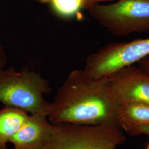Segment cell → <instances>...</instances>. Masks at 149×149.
Segmentation results:
<instances>
[{
  "label": "cell",
  "mask_w": 149,
  "mask_h": 149,
  "mask_svg": "<svg viewBox=\"0 0 149 149\" xmlns=\"http://www.w3.org/2000/svg\"><path fill=\"white\" fill-rule=\"evenodd\" d=\"M117 120L119 127L132 135L137 127L149 124V105L138 103L120 104Z\"/></svg>",
  "instance_id": "ba28073f"
},
{
  "label": "cell",
  "mask_w": 149,
  "mask_h": 149,
  "mask_svg": "<svg viewBox=\"0 0 149 149\" xmlns=\"http://www.w3.org/2000/svg\"><path fill=\"white\" fill-rule=\"evenodd\" d=\"M114 0H84V10H88L93 6L101 4L104 2H111Z\"/></svg>",
  "instance_id": "7c38bea8"
},
{
  "label": "cell",
  "mask_w": 149,
  "mask_h": 149,
  "mask_svg": "<svg viewBox=\"0 0 149 149\" xmlns=\"http://www.w3.org/2000/svg\"><path fill=\"white\" fill-rule=\"evenodd\" d=\"M19 149V148H15L14 147V149Z\"/></svg>",
  "instance_id": "ac0fdd59"
},
{
  "label": "cell",
  "mask_w": 149,
  "mask_h": 149,
  "mask_svg": "<svg viewBox=\"0 0 149 149\" xmlns=\"http://www.w3.org/2000/svg\"><path fill=\"white\" fill-rule=\"evenodd\" d=\"M49 4L56 15L65 18L73 17L84 10V0H50Z\"/></svg>",
  "instance_id": "30bf717a"
},
{
  "label": "cell",
  "mask_w": 149,
  "mask_h": 149,
  "mask_svg": "<svg viewBox=\"0 0 149 149\" xmlns=\"http://www.w3.org/2000/svg\"><path fill=\"white\" fill-rule=\"evenodd\" d=\"M137 64L139 68L149 73V55L140 60Z\"/></svg>",
  "instance_id": "4fadbf2b"
},
{
  "label": "cell",
  "mask_w": 149,
  "mask_h": 149,
  "mask_svg": "<svg viewBox=\"0 0 149 149\" xmlns=\"http://www.w3.org/2000/svg\"><path fill=\"white\" fill-rule=\"evenodd\" d=\"M119 105L110 90L108 77L95 79L84 70L71 71L50 102L51 124L118 126Z\"/></svg>",
  "instance_id": "6da1fadb"
},
{
  "label": "cell",
  "mask_w": 149,
  "mask_h": 149,
  "mask_svg": "<svg viewBox=\"0 0 149 149\" xmlns=\"http://www.w3.org/2000/svg\"><path fill=\"white\" fill-rule=\"evenodd\" d=\"M145 134L149 136V124L140 125L135 128L133 132L132 135H138Z\"/></svg>",
  "instance_id": "8fae6325"
},
{
  "label": "cell",
  "mask_w": 149,
  "mask_h": 149,
  "mask_svg": "<svg viewBox=\"0 0 149 149\" xmlns=\"http://www.w3.org/2000/svg\"><path fill=\"white\" fill-rule=\"evenodd\" d=\"M32 1H34L36 2L42 3V4H49L50 0H32Z\"/></svg>",
  "instance_id": "9a60e30c"
},
{
  "label": "cell",
  "mask_w": 149,
  "mask_h": 149,
  "mask_svg": "<svg viewBox=\"0 0 149 149\" xmlns=\"http://www.w3.org/2000/svg\"><path fill=\"white\" fill-rule=\"evenodd\" d=\"M0 149H6V148H3L2 146H0Z\"/></svg>",
  "instance_id": "2e32d148"
},
{
  "label": "cell",
  "mask_w": 149,
  "mask_h": 149,
  "mask_svg": "<svg viewBox=\"0 0 149 149\" xmlns=\"http://www.w3.org/2000/svg\"><path fill=\"white\" fill-rule=\"evenodd\" d=\"M50 125L47 116L30 114L9 143L19 149H39L48 136Z\"/></svg>",
  "instance_id": "52a82bcc"
},
{
  "label": "cell",
  "mask_w": 149,
  "mask_h": 149,
  "mask_svg": "<svg viewBox=\"0 0 149 149\" xmlns=\"http://www.w3.org/2000/svg\"><path fill=\"white\" fill-rule=\"evenodd\" d=\"M51 92L48 80L34 70H0V102L5 106L48 116L50 102L44 96Z\"/></svg>",
  "instance_id": "7a4b0ae2"
},
{
  "label": "cell",
  "mask_w": 149,
  "mask_h": 149,
  "mask_svg": "<svg viewBox=\"0 0 149 149\" xmlns=\"http://www.w3.org/2000/svg\"><path fill=\"white\" fill-rule=\"evenodd\" d=\"M146 149H149V143L148 144V145H147V146H146Z\"/></svg>",
  "instance_id": "e0dca14e"
},
{
  "label": "cell",
  "mask_w": 149,
  "mask_h": 149,
  "mask_svg": "<svg viewBox=\"0 0 149 149\" xmlns=\"http://www.w3.org/2000/svg\"><path fill=\"white\" fill-rule=\"evenodd\" d=\"M149 55V38L109 43L86 58L84 71L95 79L107 77Z\"/></svg>",
  "instance_id": "5b68a950"
},
{
  "label": "cell",
  "mask_w": 149,
  "mask_h": 149,
  "mask_svg": "<svg viewBox=\"0 0 149 149\" xmlns=\"http://www.w3.org/2000/svg\"><path fill=\"white\" fill-rule=\"evenodd\" d=\"M114 100L120 104L138 103L149 105V73L134 65L107 77Z\"/></svg>",
  "instance_id": "8992f818"
},
{
  "label": "cell",
  "mask_w": 149,
  "mask_h": 149,
  "mask_svg": "<svg viewBox=\"0 0 149 149\" xmlns=\"http://www.w3.org/2000/svg\"><path fill=\"white\" fill-rule=\"evenodd\" d=\"M6 56L2 45L0 44V70L4 69L6 64Z\"/></svg>",
  "instance_id": "5bb4252c"
},
{
  "label": "cell",
  "mask_w": 149,
  "mask_h": 149,
  "mask_svg": "<svg viewBox=\"0 0 149 149\" xmlns=\"http://www.w3.org/2000/svg\"><path fill=\"white\" fill-rule=\"evenodd\" d=\"M126 139L114 124H51L47 138L38 149H116Z\"/></svg>",
  "instance_id": "3957f363"
},
{
  "label": "cell",
  "mask_w": 149,
  "mask_h": 149,
  "mask_svg": "<svg viewBox=\"0 0 149 149\" xmlns=\"http://www.w3.org/2000/svg\"><path fill=\"white\" fill-rule=\"evenodd\" d=\"M88 11L113 36L149 32V0H118L93 6Z\"/></svg>",
  "instance_id": "277c9868"
},
{
  "label": "cell",
  "mask_w": 149,
  "mask_h": 149,
  "mask_svg": "<svg viewBox=\"0 0 149 149\" xmlns=\"http://www.w3.org/2000/svg\"><path fill=\"white\" fill-rule=\"evenodd\" d=\"M29 114L19 108L5 106L0 110V146L6 143L20 129L29 117Z\"/></svg>",
  "instance_id": "9c48e42d"
}]
</instances>
